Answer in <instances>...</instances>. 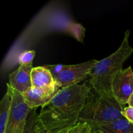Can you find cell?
<instances>
[{
    "instance_id": "8fae6325",
    "label": "cell",
    "mask_w": 133,
    "mask_h": 133,
    "mask_svg": "<svg viewBox=\"0 0 133 133\" xmlns=\"http://www.w3.org/2000/svg\"><path fill=\"white\" fill-rule=\"evenodd\" d=\"M11 103V96L6 92L0 101V133H5L6 131Z\"/></svg>"
},
{
    "instance_id": "6da1fadb",
    "label": "cell",
    "mask_w": 133,
    "mask_h": 133,
    "mask_svg": "<svg viewBox=\"0 0 133 133\" xmlns=\"http://www.w3.org/2000/svg\"><path fill=\"white\" fill-rule=\"evenodd\" d=\"M90 93L86 83L61 88L39 113V122L46 132L67 133L74 127Z\"/></svg>"
},
{
    "instance_id": "3957f363",
    "label": "cell",
    "mask_w": 133,
    "mask_h": 133,
    "mask_svg": "<svg viewBox=\"0 0 133 133\" xmlns=\"http://www.w3.org/2000/svg\"><path fill=\"white\" fill-rule=\"evenodd\" d=\"M126 107L122 106L114 97L90 96L86 101L78 119V122L88 123L90 126L103 124L123 118L122 111Z\"/></svg>"
},
{
    "instance_id": "2e32d148",
    "label": "cell",
    "mask_w": 133,
    "mask_h": 133,
    "mask_svg": "<svg viewBox=\"0 0 133 133\" xmlns=\"http://www.w3.org/2000/svg\"><path fill=\"white\" fill-rule=\"evenodd\" d=\"M127 105H128L129 107H133V93L131 96V97H130L129 99L128 103H127Z\"/></svg>"
},
{
    "instance_id": "4fadbf2b",
    "label": "cell",
    "mask_w": 133,
    "mask_h": 133,
    "mask_svg": "<svg viewBox=\"0 0 133 133\" xmlns=\"http://www.w3.org/2000/svg\"><path fill=\"white\" fill-rule=\"evenodd\" d=\"M36 52L35 50L27 51L21 54L19 57V63L20 66H29L32 65L34 57Z\"/></svg>"
},
{
    "instance_id": "5bb4252c",
    "label": "cell",
    "mask_w": 133,
    "mask_h": 133,
    "mask_svg": "<svg viewBox=\"0 0 133 133\" xmlns=\"http://www.w3.org/2000/svg\"><path fill=\"white\" fill-rule=\"evenodd\" d=\"M67 133H93L92 127L88 123L78 122Z\"/></svg>"
},
{
    "instance_id": "9c48e42d",
    "label": "cell",
    "mask_w": 133,
    "mask_h": 133,
    "mask_svg": "<svg viewBox=\"0 0 133 133\" xmlns=\"http://www.w3.org/2000/svg\"><path fill=\"white\" fill-rule=\"evenodd\" d=\"M91 127L93 133H133V124L124 117Z\"/></svg>"
},
{
    "instance_id": "e0dca14e",
    "label": "cell",
    "mask_w": 133,
    "mask_h": 133,
    "mask_svg": "<svg viewBox=\"0 0 133 133\" xmlns=\"http://www.w3.org/2000/svg\"><path fill=\"white\" fill-rule=\"evenodd\" d=\"M38 133H47L46 131L44 130V129L43 128L42 126L40 125V122H39V129H38Z\"/></svg>"
},
{
    "instance_id": "7a4b0ae2",
    "label": "cell",
    "mask_w": 133,
    "mask_h": 133,
    "mask_svg": "<svg viewBox=\"0 0 133 133\" xmlns=\"http://www.w3.org/2000/svg\"><path fill=\"white\" fill-rule=\"evenodd\" d=\"M129 36L130 31L127 30L119 48L109 57L97 61L95 65L90 83L99 96L114 97L112 91L113 79L123 69V64L133 52V48L129 42Z\"/></svg>"
},
{
    "instance_id": "9a60e30c",
    "label": "cell",
    "mask_w": 133,
    "mask_h": 133,
    "mask_svg": "<svg viewBox=\"0 0 133 133\" xmlns=\"http://www.w3.org/2000/svg\"><path fill=\"white\" fill-rule=\"evenodd\" d=\"M122 115L129 122L133 124V107H126L122 111Z\"/></svg>"
},
{
    "instance_id": "30bf717a",
    "label": "cell",
    "mask_w": 133,
    "mask_h": 133,
    "mask_svg": "<svg viewBox=\"0 0 133 133\" xmlns=\"http://www.w3.org/2000/svg\"><path fill=\"white\" fill-rule=\"evenodd\" d=\"M32 88L46 89L55 87L57 83L53 75L45 66L34 67L31 71Z\"/></svg>"
},
{
    "instance_id": "ba28073f",
    "label": "cell",
    "mask_w": 133,
    "mask_h": 133,
    "mask_svg": "<svg viewBox=\"0 0 133 133\" xmlns=\"http://www.w3.org/2000/svg\"><path fill=\"white\" fill-rule=\"evenodd\" d=\"M32 65L19 66L16 70L9 75V83L11 88L21 94L27 93L32 88L31 81V71Z\"/></svg>"
},
{
    "instance_id": "277c9868",
    "label": "cell",
    "mask_w": 133,
    "mask_h": 133,
    "mask_svg": "<svg viewBox=\"0 0 133 133\" xmlns=\"http://www.w3.org/2000/svg\"><path fill=\"white\" fill-rule=\"evenodd\" d=\"M96 60L73 65H45L53 75L55 83L61 88H65L79 84L80 82L90 76Z\"/></svg>"
},
{
    "instance_id": "5b68a950",
    "label": "cell",
    "mask_w": 133,
    "mask_h": 133,
    "mask_svg": "<svg viewBox=\"0 0 133 133\" xmlns=\"http://www.w3.org/2000/svg\"><path fill=\"white\" fill-rule=\"evenodd\" d=\"M6 92L10 94L12 103L5 133H23L31 109L26 103L23 95L7 84Z\"/></svg>"
},
{
    "instance_id": "7c38bea8",
    "label": "cell",
    "mask_w": 133,
    "mask_h": 133,
    "mask_svg": "<svg viewBox=\"0 0 133 133\" xmlns=\"http://www.w3.org/2000/svg\"><path fill=\"white\" fill-rule=\"evenodd\" d=\"M38 129L39 114L36 112V109H31L23 133H38Z\"/></svg>"
},
{
    "instance_id": "52a82bcc",
    "label": "cell",
    "mask_w": 133,
    "mask_h": 133,
    "mask_svg": "<svg viewBox=\"0 0 133 133\" xmlns=\"http://www.w3.org/2000/svg\"><path fill=\"white\" fill-rule=\"evenodd\" d=\"M61 89L57 84L52 88L46 89L32 88L23 96L30 109H37L39 107H42L49 103Z\"/></svg>"
},
{
    "instance_id": "8992f818",
    "label": "cell",
    "mask_w": 133,
    "mask_h": 133,
    "mask_svg": "<svg viewBox=\"0 0 133 133\" xmlns=\"http://www.w3.org/2000/svg\"><path fill=\"white\" fill-rule=\"evenodd\" d=\"M112 91L115 99L126 107L133 93V71L131 66L123 68L116 75L112 83Z\"/></svg>"
}]
</instances>
